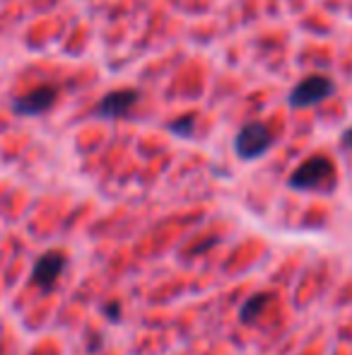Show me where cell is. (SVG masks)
Returning a JSON list of instances; mask_svg holds the SVG:
<instances>
[{
    "mask_svg": "<svg viewBox=\"0 0 352 355\" xmlns=\"http://www.w3.org/2000/svg\"><path fill=\"white\" fill-rule=\"evenodd\" d=\"M270 145H272V133L261 121L246 123L234 138V150L241 159H259L261 155H266L270 150Z\"/></svg>",
    "mask_w": 352,
    "mask_h": 355,
    "instance_id": "obj_3",
    "label": "cell"
},
{
    "mask_svg": "<svg viewBox=\"0 0 352 355\" xmlns=\"http://www.w3.org/2000/svg\"><path fill=\"white\" fill-rule=\"evenodd\" d=\"M335 92V85L331 78L326 75H309V78L299 80V83L292 87L287 104L292 109H306V107H316V104L326 102L331 94Z\"/></svg>",
    "mask_w": 352,
    "mask_h": 355,
    "instance_id": "obj_2",
    "label": "cell"
},
{
    "mask_svg": "<svg viewBox=\"0 0 352 355\" xmlns=\"http://www.w3.org/2000/svg\"><path fill=\"white\" fill-rule=\"evenodd\" d=\"M272 302V293H259L254 297H249L244 304H241V312H239V319L244 324H254L259 322V317L266 312V307Z\"/></svg>",
    "mask_w": 352,
    "mask_h": 355,
    "instance_id": "obj_7",
    "label": "cell"
},
{
    "mask_svg": "<svg viewBox=\"0 0 352 355\" xmlns=\"http://www.w3.org/2000/svg\"><path fill=\"white\" fill-rule=\"evenodd\" d=\"M340 145H343L345 150H352V126L343 133V138H340Z\"/></svg>",
    "mask_w": 352,
    "mask_h": 355,
    "instance_id": "obj_9",
    "label": "cell"
},
{
    "mask_svg": "<svg viewBox=\"0 0 352 355\" xmlns=\"http://www.w3.org/2000/svg\"><path fill=\"white\" fill-rule=\"evenodd\" d=\"M66 266H68V259L63 252H44L32 268V283L41 293H51L56 288L58 278L66 271Z\"/></svg>",
    "mask_w": 352,
    "mask_h": 355,
    "instance_id": "obj_4",
    "label": "cell"
},
{
    "mask_svg": "<svg viewBox=\"0 0 352 355\" xmlns=\"http://www.w3.org/2000/svg\"><path fill=\"white\" fill-rule=\"evenodd\" d=\"M167 128H169L174 136L191 138L193 136V128H196V116H193V114H183V116L174 119V121H172Z\"/></svg>",
    "mask_w": 352,
    "mask_h": 355,
    "instance_id": "obj_8",
    "label": "cell"
},
{
    "mask_svg": "<svg viewBox=\"0 0 352 355\" xmlns=\"http://www.w3.org/2000/svg\"><path fill=\"white\" fill-rule=\"evenodd\" d=\"M335 177V167L326 155H314L304 159L295 172L290 174V187L297 191H314V189L331 187Z\"/></svg>",
    "mask_w": 352,
    "mask_h": 355,
    "instance_id": "obj_1",
    "label": "cell"
},
{
    "mask_svg": "<svg viewBox=\"0 0 352 355\" xmlns=\"http://www.w3.org/2000/svg\"><path fill=\"white\" fill-rule=\"evenodd\" d=\"M138 89H116V92H109L102 102L97 104L94 114L102 119H121L131 112V107L138 102Z\"/></svg>",
    "mask_w": 352,
    "mask_h": 355,
    "instance_id": "obj_6",
    "label": "cell"
},
{
    "mask_svg": "<svg viewBox=\"0 0 352 355\" xmlns=\"http://www.w3.org/2000/svg\"><path fill=\"white\" fill-rule=\"evenodd\" d=\"M56 87H51V85H41V87H34L29 89L27 94H22V97L12 99V112L19 114V116H37V114H44L48 112V109L56 104Z\"/></svg>",
    "mask_w": 352,
    "mask_h": 355,
    "instance_id": "obj_5",
    "label": "cell"
}]
</instances>
